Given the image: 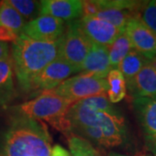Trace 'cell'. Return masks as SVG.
<instances>
[{
    "mask_svg": "<svg viewBox=\"0 0 156 156\" xmlns=\"http://www.w3.org/2000/svg\"><path fill=\"white\" fill-rule=\"evenodd\" d=\"M80 29L92 44L108 47L124 31L95 16H83L77 20Z\"/></svg>",
    "mask_w": 156,
    "mask_h": 156,
    "instance_id": "ba28073f",
    "label": "cell"
},
{
    "mask_svg": "<svg viewBox=\"0 0 156 156\" xmlns=\"http://www.w3.org/2000/svg\"><path fill=\"white\" fill-rule=\"evenodd\" d=\"M153 61L154 62H155V63H156V57H155V58H154V60H153Z\"/></svg>",
    "mask_w": 156,
    "mask_h": 156,
    "instance_id": "f546056e",
    "label": "cell"
},
{
    "mask_svg": "<svg viewBox=\"0 0 156 156\" xmlns=\"http://www.w3.org/2000/svg\"><path fill=\"white\" fill-rule=\"evenodd\" d=\"M11 56L10 54V46L8 43L0 41V61L6 59Z\"/></svg>",
    "mask_w": 156,
    "mask_h": 156,
    "instance_id": "4316f807",
    "label": "cell"
},
{
    "mask_svg": "<svg viewBox=\"0 0 156 156\" xmlns=\"http://www.w3.org/2000/svg\"><path fill=\"white\" fill-rule=\"evenodd\" d=\"M40 15H46L73 22L83 16V1L80 0H44L41 1Z\"/></svg>",
    "mask_w": 156,
    "mask_h": 156,
    "instance_id": "7c38bea8",
    "label": "cell"
},
{
    "mask_svg": "<svg viewBox=\"0 0 156 156\" xmlns=\"http://www.w3.org/2000/svg\"><path fill=\"white\" fill-rule=\"evenodd\" d=\"M68 144L71 156H101L89 141L76 134L68 136Z\"/></svg>",
    "mask_w": 156,
    "mask_h": 156,
    "instance_id": "ffe728a7",
    "label": "cell"
},
{
    "mask_svg": "<svg viewBox=\"0 0 156 156\" xmlns=\"http://www.w3.org/2000/svg\"><path fill=\"white\" fill-rule=\"evenodd\" d=\"M16 11L28 23L40 16L41 1L32 0H7Z\"/></svg>",
    "mask_w": 156,
    "mask_h": 156,
    "instance_id": "44dd1931",
    "label": "cell"
},
{
    "mask_svg": "<svg viewBox=\"0 0 156 156\" xmlns=\"http://www.w3.org/2000/svg\"><path fill=\"white\" fill-rule=\"evenodd\" d=\"M81 101H83L85 104H87L89 107L93 108L97 112L116 111L115 108L112 105L111 102L108 100L107 93L101 94V95H95V96H91V97H89V98H86V99H83V100Z\"/></svg>",
    "mask_w": 156,
    "mask_h": 156,
    "instance_id": "603a6c76",
    "label": "cell"
},
{
    "mask_svg": "<svg viewBox=\"0 0 156 156\" xmlns=\"http://www.w3.org/2000/svg\"><path fill=\"white\" fill-rule=\"evenodd\" d=\"M136 156H152L151 154H138Z\"/></svg>",
    "mask_w": 156,
    "mask_h": 156,
    "instance_id": "f1b7e54d",
    "label": "cell"
},
{
    "mask_svg": "<svg viewBox=\"0 0 156 156\" xmlns=\"http://www.w3.org/2000/svg\"><path fill=\"white\" fill-rule=\"evenodd\" d=\"M108 89L107 95L111 103H117L123 100L127 94V83L122 72L118 69H113L106 78Z\"/></svg>",
    "mask_w": 156,
    "mask_h": 156,
    "instance_id": "e0dca14e",
    "label": "cell"
},
{
    "mask_svg": "<svg viewBox=\"0 0 156 156\" xmlns=\"http://www.w3.org/2000/svg\"><path fill=\"white\" fill-rule=\"evenodd\" d=\"M130 94L135 98L156 95V63L150 61L140 69L136 76L127 85Z\"/></svg>",
    "mask_w": 156,
    "mask_h": 156,
    "instance_id": "4fadbf2b",
    "label": "cell"
},
{
    "mask_svg": "<svg viewBox=\"0 0 156 156\" xmlns=\"http://www.w3.org/2000/svg\"><path fill=\"white\" fill-rule=\"evenodd\" d=\"M61 38L55 42H41L20 34L11 46L14 74L19 87L31 92L35 78L60 55Z\"/></svg>",
    "mask_w": 156,
    "mask_h": 156,
    "instance_id": "6da1fadb",
    "label": "cell"
},
{
    "mask_svg": "<svg viewBox=\"0 0 156 156\" xmlns=\"http://www.w3.org/2000/svg\"><path fill=\"white\" fill-rule=\"evenodd\" d=\"M74 103L49 90L34 99L23 102L16 107V109L19 115L45 121L69 136L72 134V126L67 118V114Z\"/></svg>",
    "mask_w": 156,
    "mask_h": 156,
    "instance_id": "3957f363",
    "label": "cell"
},
{
    "mask_svg": "<svg viewBox=\"0 0 156 156\" xmlns=\"http://www.w3.org/2000/svg\"><path fill=\"white\" fill-rule=\"evenodd\" d=\"M16 96L11 56L0 61V105L6 107Z\"/></svg>",
    "mask_w": 156,
    "mask_h": 156,
    "instance_id": "9a60e30c",
    "label": "cell"
},
{
    "mask_svg": "<svg viewBox=\"0 0 156 156\" xmlns=\"http://www.w3.org/2000/svg\"><path fill=\"white\" fill-rule=\"evenodd\" d=\"M65 32L64 22L56 17L40 15L28 22L22 33L30 38L41 42H55L61 38Z\"/></svg>",
    "mask_w": 156,
    "mask_h": 156,
    "instance_id": "30bf717a",
    "label": "cell"
},
{
    "mask_svg": "<svg viewBox=\"0 0 156 156\" xmlns=\"http://www.w3.org/2000/svg\"><path fill=\"white\" fill-rule=\"evenodd\" d=\"M134 113L141 128L146 147L156 156V95L135 98Z\"/></svg>",
    "mask_w": 156,
    "mask_h": 156,
    "instance_id": "8992f818",
    "label": "cell"
},
{
    "mask_svg": "<svg viewBox=\"0 0 156 156\" xmlns=\"http://www.w3.org/2000/svg\"><path fill=\"white\" fill-rule=\"evenodd\" d=\"M78 131H81L82 134L88 137L89 139L92 140L93 141L96 142L101 146H105L103 134L99 127H88L81 129H78Z\"/></svg>",
    "mask_w": 156,
    "mask_h": 156,
    "instance_id": "cb8c5ba5",
    "label": "cell"
},
{
    "mask_svg": "<svg viewBox=\"0 0 156 156\" xmlns=\"http://www.w3.org/2000/svg\"><path fill=\"white\" fill-rule=\"evenodd\" d=\"M108 50L110 65L113 69H118L120 63L128 53L133 50V48L127 35L123 32L112 43L111 45L108 47Z\"/></svg>",
    "mask_w": 156,
    "mask_h": 156,
    "instance_id": "d6986e66",
    "label": "cell"
},
{
    "mask_svg": "<svg viewBox=\"0 0 156 156\" xmlns=\"http://www.w3.org/2000/svg\"><path fill=\"white\" fill-rule=\"evenodd\" d=\"M137 17L156 35V0L142 2Z\"/></svg>",
    "mask_w": 156,
    "mask_h": 156,
    "instance_id": "7402d4cb",
    "label": "cell"
},
{
    "mask_svg": "<svg viewBox=\"0 0 156 156\" xmlns=\"http://www.w3.org/2000/svg\"><path fill=\"white\" fill-rule=\"evenodd\" d=\"M150 61L136 50H132L128 53L118 66V69L122 74L127 85Z\"/></svg>",
    "mask_w": 156,
    "mask_h": 156,
    "instance_id": "2e32d148",
    "label": "cell"
},
{
    "mask_svg": "<svg viewBox=\"0 0 156 156\" xmlns=\"http://www.w3.org/2000/svg\"><path fill=\"white\" fill-rule=\"evenodd\" d=\"M111 69L108 47L93 44L80 68V73L106 79Z\"/></svg>",
    "mask_w": 156,
    "mask_h": 156,
    "instance_id": "5bb4252c",
    "label": "cell"
},
{
    "mask_svg": "<svg viewBox=\"0 0 156 156\" xmlns=\"http://www.w3.org/2000/svg\"><path fill=\"white\" fill-rule=\"evenodd\" d=\"M133 50L148 60L156 57V35L137 17L131 18L124 29Z\"/></svg>",
    "mask_w": 156,
    "mask_h": 156,
    "instance_id": "9c48e42d",
    "label": "cell"
},
{
    "mask_svg": "<svg viewBox=\"0 0 156 156\" xmlns=\"http://www.w3.org/2000/svg\"><path fill=\"white\" fill-rule=\"evenodd\" d=\"M51 149L44 122L19 115L6 134L3 156H50Z\"/></svg>",
    "mask_w": 156,
    "mask_h": 156,
    "instance_id": "7a4b0ae2",
    "label": "cell"
},
{
    "mask_svg": "<svg viewBox=\"0 0 156 156\" xmlns=\"http://www.w3.org/2000/svg\"><path fill=\"white\" fill-rule=\"evenodd\" d=\"M18 36L19 35L12 31L11 29L0 25V41L5 42V43H8V42L13 43L18 37Z\"/></svg>",
    "mask_w": 156,
    "mask_h": 156,
    "instance_id": "d4e9b609",
    "label": "cell"
},
{
    "mask_svg": "<svg viewBox=\"0 0 156 156\" xmlns=\"http://www.w3.org/2000/svg\"><path fill=\"white\" fill-rule=\"evenodd\" d=\"M92 45L91 41L79 27L77 20L69 22L61 37L59 56L77 69L80 73V68Z\"/></svg>",
    "mask_w": 156,
    "mask_h": 156,
    "instance_id": "5b68a950",
    "label": "cell"
},
{
    "mask_svg": "<svg viewBox=\"0 0 156 156\" xmlns=\"http://www.w3.org/2000/svg\"><path fill=\"white\" fill-rule=\"evenodd\" d=\"M98 126L101 128L106 147L122 144L127 136L125 121L118 112H97Z\"/></svg>",
    "mask_w": 156,
    "mask_h": 156,
    "instance_id": "8fae6325",
    "label": "cell"
},
{
    "mask_svg": "<svg viewBox=\"0 0 156 156\" xmlns=\"http://www.w3.org/2000/svg\"><path fill=\"white\" fill-rule=\"evenodd\" d=\"M50 156H71L70 153L61 145H55L50 153Z\"/></svg>",
    "mask_w": 156,
    "mask_h": 156,
    "instance_id": "484cf974",
    "label": "cell"
},
{
    "mask_svg": "<svg viewBox=\"0 0 156 156\" xmlns=\"http://www.w3.org/2000/svg\"><path fill=\"white\" fill-rule=\"evenodd\" d=\"M75 73H79L77 69L58 56L35 78L31 91L45 92L56 89Z\"/></svg>",
    "mask_w": 156,
    "mask_h": 156,
    "instance_id": "52a82bcc",
    "label": "cell"
},
{
    "mask_svg": "<svg viewBox=\"0 0 156 156\" xmlns=\"http://www.w3.org/2000/svg\"><path fill=\"white\" fill-rule=\"evenodd\" d=\"M107 89L106 79L79 73L75 76L68 78L51 91L73 102H76L91 96L105 94Z\"/></svg>",
    "mask_w": 156,
    "mask_h": 156,
    "instance_id": "277c9868",
    "label": "cell"
},
{
    "mask_svg": "<svg viewBox=\"0 0 156 156\" xmlns=\"http://www.w3.org/2000/svg\"><path fill=\"white\" fill-rule=\"evenodd\" d=\"M27 22L12 6L6 1L0 2V25L11 29L17 35L22 30Z\"/></svg>",
    "mask_w": 156,
    "mask_h": 156,
    "instance_id": "ac0fdd59",
    "label": "cell"
},
{
    "mask_svg": "<svg viewBox=\"0 0 156 156\" xmlns=\"http://www.w3.org/2000/svg\"><path fill=\"white\" fill-rule=\"evenodd\" d=\"M108 156H128V155H124V154H117V153H115V152H111L109 153Z\"/></svg>",
    "mask_w": 156,
    "mask_h": 156,
    "instance_id": "83f0119b",
    "label": "cell"
}]
</instances>
